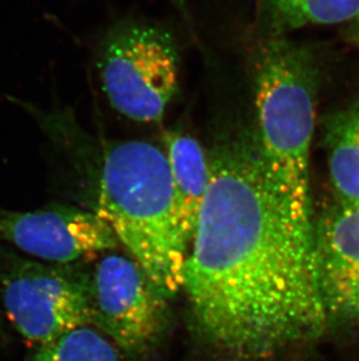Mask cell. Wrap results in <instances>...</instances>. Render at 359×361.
<instances>
[{
  "label": "cell",
  "instance_id": "6da1fadb",
  "mask_svg": "<svg viewBox=\"0 0 359 361\" xmlns=\"http://www.w3.org/2000/svg\"><path fill=\"white\" fill-rule=\"evenodd\" d=\"M211 180L183 269L194 334L220 361H273L328 329L314 206L268 183L256 133L209 151Z\"/></svg>",
  "mask_w": 359,
  "mask_h": 361
},
{
  "label": "cell",
  "instance_id": "7a4b0ae2",
  "mask_svg": "<svg viewBox=\"0 0 359 361\" xmlns=\"http://www.w3.org/2000/svg\"><path fill=\"white\" fill-rule=\"evenodd\" d=\"M97 167L96 213L170 300L182 290L189 245L165 151L143 140L106 144Z\"/></svg>",
  "mask_w": 359,
  "mask_h": 361
},
{
  "label": "cell",
  "instance_id": "3957f363",
  "mask_svg": "<svg viewBox=\"0 0 359 361\" xmlns=\"http://www.w3.org/2000/svg\"><path fill=\"white\" fill-rule=\"evenodd\" d=\"M316 71L305 48L268 39L256 67L258 147L268 183L282 198L313 206L310 145L315 126Z\"/></svg>",
  "mask_w": 359,
  "mask_h": 361
},
{
  "label": "cell",
  "instance_id": "277c9868",
  "mask_svg": "<svg viewBox=\"0 0 359 361\" xmlns=\"http://www.w3.org/2000/svg\"><path fill=\"white\" fill-rule=\"evenodd\" d=\"M0 298L18 332L39 348L92 326L89 274L0 250Z\"/></svg>",
  "mask_w": 359,
  "mask_h": 361
},
{
  "label": "cell",
  "instance_id": "5b68a950",
  "mask_svg": "<svg viewBox=\"0 0 359 361\" xmlns=\"http://www.w3.org/2000/svg\"><path fill=\"white\" fill-rule=\"evenodd\" d=\"M99 71L108 103L134 122H161L179 90L173 38L152 25L131 24L112 32Z\"/></svg>",
  "mask_w": 359,
  "mask_h": 361
},
{
  "label": "cell",
  "instance_id": "8992f818",
  "mask_svg": "<svg viewBox=\"0 0 359 361\" xmlns=\"http://www.w3.org/2000/svg\"><path fill=\"white\" fill-rule=\"evenodd\" d=\"M92 325L134 358L154 351L170 326L167 298L133 257L108 254L89 274Z\"/></svg>",
  "mask_w": 359,
  "mask_h": 361
},
{
  "label": "cell",
  "instance_id": "52a82bcc",
  "mask_svg": "<svg viewBox=\"0 0 359 361\" xmlns=\"http://www.w3.org/2000/svg\"><path fill=\"white\" fill-rule=\"evenodd\" d=\"M0 241L44 262L70 264L119 245L111 227L96 212L62 204L35 211L0 208Z\"/></svg>",
  "mask_w": 359,
  "mask_h": 361
},
{
  "label": "cell",
  "instance_id": "ba28073f",
  "mask_svg": "<svg viewBox=\"0 0 359 361\" xmlns=\"http://www.w3.org/2000/svg\"><path fill=\"white\" fill-rule=\"evenodd\" d=\"M316 261L328 326L359 330V207L335 204L316 218Z\"/></svg>",
  "mask_w": 359,
  "mask_h": 361
},
{
  "label": "cell",
  "instance_id": "9c48e42d",
  "mask_svg": "<svg viewBox=\"0 0 359 361\" xmlns=\"http://www.w3.org/2000/svg\"><path fill=\"white\" fill-rule=\"evenodd\" d=\"M163 140V150L166 154L173 180L180 226L190 245L201 207L210 185V156L196 138L181 130L167 131Z\"/></svg>",
  "mask_w": 359,
  "mask_h": 361
},
{
  "label": "cell",
  "instance_id": "30bf717a",
  "mask_svg": "<svg viewBox=\"0 0 359 361\" xmlns=\"http://www.w3.org/2000/svg\"><path fill=\"white\" fill-rule=\"evenodd\" d=\"M325 144L336 204L359 207V99L327 122Z\"/></svg>",
  "mask_w": 359,
  "mask_h": 361
},
{
  "label": "cell",
  "instance_id": "8fae6325",
  "mask_svg": "<svg viewBox=\"0 0 359 361\" xmlns=\"http://www.w3.org/2000/svg\"><path fill=\"white\" fill-rule=\"evenodd\" d=\"M273 35L309 25H335L359 19V0H261Z\"/></svg>",
  "mask_w": 359,
  "mask_h": 361
},
{
  "label": "cell",
  "instance_id": "7c38bea8",
  "mask_svg": "<svg viewBox=\"0 0 359 361\" xmlns=\"http://www.w3.org/2000/svg\"><path fill=\"white\" fill-rule=\"evenodd\" d=\"M28 361H122L117 348L92 326L70 331L39 348Z\"/></svg>",
  "mask_w": 359,
  "mask_h": 361
},
{
  "label": "cell",
  "instance_id": "4fadbf2b",
  "mask_svg": "<svg viewBox=\"0 0 359 361\" xmlns=\"http://www.w3.org/2000/svg\"><path fill=\"white\" fill-rule=\"evenodd\" d=\"M350 37L353 39V42L359 47V19L358 20L353 21L351 24V32H350Z\"/></svg>",
  "mask_w": 359,
  "mask_h": 361
},
{
  "label": "cell",
  "instance_id": "5bb4252c",
  "mask_svg": "<svg viewBox=\"0 0 359 361\" xmlns=\"http://www.w3.org/2000/svg\"><path fill=\"white\" fill-rule=\"evenodd\" d=\"M1 334H3V331H1V319H0V338H1Z\"/></svg>",
  "mask_w": 359,
  "mask_h": 361
}]
</instances>
